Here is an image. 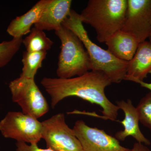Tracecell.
<instances>
[{
    "label": "cell",
    "mask_w": 151,
    "mask_h": 151,
    "mask_svg": "<svg viewBox=\"0 0 151 151\" xmlns=\"http://www.w3.org/2000/svg\"><path fill=\"white\" fill-rule=\"evenodd\" d=\"M111 84L103 73L91 71L69 78L45 77L41 84L51 97L52 108L69 97H79L102 108L103 118L116 121L119 108L106 97L105 88Z\"/></svg>",
    "instance_id": "1"
},
{
    "label": "cell",
    "mask_w": 151,
    "mask_h": 151,
    "mask_svg": "<svg viewBox=\"0 0 151 151\" xmlns=\"http://www.w3.org/2000/svg\"><path fill=\"white\" fill-rule=\"evenodd\" d=\"M62 25L78 37L88 53L91 71L103 73L111 83H120L127 74L128 62L116 58L108 50L97 45L90 39L80 19V14L71 9Z\"/></svg>",
    "instance_id": "2"
},
{
    "label": "cell",
    "mask_w": 151,
    "mask_h": 151,
    "mask_svg": "<svg viewBox=\"0 0 151 151\" xmlns=\"http://www.w3.org/2000/svg\"><path fill=\"white\" fill-rule=\"evenodd\" d=\"M127 0H89L80 14L83 23L95 30L97 39L106 42L123 28L127 8Z\"/></svg>",
    "instance_id": "3"
},
{
    "label": "cell",
    "mask_w": 151,
    "mask_h": 151,
    "mask_svg": "<svg viewBox=\"0 0 151 151\" xmlns=\"http://www.w3.org/2000/svg\"><path fill=\"white\" fill-rule=\"evenodd\" d=\"M55 33L61 42L56 70L58 78H73L89 72L90 70L89 55L78 37L63 25Z\"/></svg>",
    "instance_id": "4"
},
{
    "label": "cell",
    "mask_w": 151,
    "mask_h": 151,
    "mask_svg": "<svg viewBox=\"0 0 151 151\" xmlns=\"http://www.w3.org/2000/svg\"><path fill=\"white\" fill-rule=\"evenodd\" d=\"M9 88L13 102L21 108L23 113L38 119L48 112V103L35 78L20 76L10 82Z\"/></svg>",
    "instance_id": "5"
},
{
    "label": "cell",
    "mask_w": 151,
    "mask_h": 151,
    "mask_svg": "<svg viewBox=\"0 0 151 151\" xmlns=\"http://www.w3.org/2000/svg\"><path fill=\"white\" fill-rule=\"evenodd\" d=\"M0 132L5 138L17 142L37 145L42 139V124L23 112L11 111L0 122Z\"/></svg>",
    "instance_id": "6"
},
{
    "label": "cell",
    "mask_w": 151,
    "mask_h": 151,
    "mask_svg": "<svg viewBox=\"0 0 151 151\" xmlns=\"http://www.w3.org/2000/svg\"><path fill=\"white\" fill-rule=\"evenodd\" d=\"M42 124V138L46 142L47 148L54 151H82L73 129L65 123L63 113H58Z\"/></svg>",
    "instance_id": "7"
},
{
    "label": "cell",
    "mask_w": 151,
    "mask_h": 151,
    "mask_svg": "<svg viewBox=\"0 0 151 151\" xmlns=\"http://www.w3.org/2000/svg\"><path fill=\"white\" fill-rule=\"evenodd\" d=\"M82 151H131L120 145L118 139L103 130L92 128L82 120L76 121L73 128Z\"/></svg>",
    "instance_id": "8"
},
{
    "label": "cell",
    "mask_w": 151,
    "mask_h": 151,
    "mask_svg": "<svg viewBox=\"0 0 151 151\" xmlns=\"http://www.w3.org/2000/svg\"><path fill=\"white\" fill-rule=\"evenodd\" d=\"M122 30L137 39L139 43L149 38L151 31V0H128Z\"/></svg>",
    "instance_id": "9"
},
{
    "label": "cell",
    "mask_w": 151,
    "mask_h": 151,
    "mask_svg": "<svg viewBox=\"0 0 151 151\" xmlns=\"http://www.w3.org/2000/svg\"><path fill=\"white\" fill-rule=\"evenodd\" d=\"M71 4V0H50L35 27L43 31L58 30L70 14Z\"/></svg>",
    "instance_id": "10"
},
{
    "label": "cell",
    "mask_w": 151,
    "mask_h": 151,
    "mask_svg": "<svg viewBox=\"0 0 151 151\" xmlns=\"http://www.w3.org/2000/svg\"><path fill=\"white\" fill-rule=\"evenodd\" d=\"M117 105L125 114V118L122 122H119L123 125L124 129L117 132L115 138L119 141H124L127 137L131 136L137 142L144 143L147 145H150L151 142L146 138L139 127V119L136 108L132 104V100L128 99L117 102Z\"/></svg>",
    "instance_id": "11"
},
{
    "label": "cell",
    "mask_w": 151,
    "mask_h": 151,
    "mask_svg": "<svg viewBox=\"0 0 151 151\" xmlns=\"http://www.w3.org/2000/svg\"><path fill=\"white\" fill-rule=\"evenodd\" d=\"M151 73V42L139 44L136 53L128 62L127 74L124 80L138 83L143 81Z\"/></svg>",
    "instance_id": "12"
},
{
    "label": "cell",
    "mask_w": 151,
    "mask_h": 151,
    "mask_svg": "<svg viewBox=\"0 0 151 151\" xmlns=\"http://www.w3.org/2000/svg\"><path fill=\"white\" fill-rule=\"evenodd\" d=\"M105 43L107 50L113 56L127 62L132 59L139 44L135 37L122 30L115 33Z\"/></svg>",
    "instance_id": "13"
},
{
    "label": "cell",
    "mask_w": 151,
    "mask_h": 151,
    "mask_svg": "<svg viewBox=\"0 0 151 151\" xmlns=\"http://www.w3.org/2000/svg\"><path fill=\"white\" fill-rule=\"evenodd\" d=\"M50 0L39 1L26 13L13 19L7 29V32L13 38L22 37L29 33L31 27L40 18L44 10Z\"/></svg>",
    "instance_id": "14"
},
{
    "label": "cell",
    "mask_w": 151,
    "mask_h": 151,
    "mask_svg": "<svg viewBox=\"0 0 151 151\" xmlns=\"http://www.w3.org/2000/svg\"><path fill=\"white\" fill-rule=\"evenodd\" d=\"M53 43L44 31L35 27L22 41L26 51L28 52H47L51 49Z\"/></svg>",
    "instance_id": "15"
},
{
    "label": "cell",
    "mask_w": 151,
    "mask_h": 151,
    "mask_svg": "<svg viewBox=\"0 0 151 151\" xmlns=\"http://www.w3.org/2000/svg\"><path fill=\"white\" fill-rule=\"evenodd\" d=\"M47 54V51H24L22 58V72L20 76L35 78L37 70L42 67V62L46 58Z\"/></svg>",
    "instance_id": "16"
},
{
    "label": "cell",
    "mask_w": 151,
    "mask_h": 151,
    "mask_svg": "<svg viewBox=\"0 0 151 151\" xmlns=\"http://www.w3.org/2000/svg\"><path fill=\"white\" fill-rule=\"evenodd\" d=\"M22 37L13 38L12 40L0 43V68L8 64L20 49Z\"/></svg>",
    "instance_id": "17"
},
{
    "label": "cell",
    "mask_w": 151,
    "mask_h": 151,
    "mask_svg": "<svg viewBox=\"0 0 151 151\" xmlns=\"http://www.w3.org/2000/svg\"><path fill=\"white\" fill-rule=\"evenodd\" d=\"M136 109L139 121L151 132V92L141 99Z\"/></svg>",
    "instance_id": "18"
},
{
    "label": "cell",
    "mask_w": 151,
    "mask_h": 151,
    "mask_svg": "<svg viewBox=\"0 0 151 151\" xmlns=\"http://www.w3.org/2000/svg\"><path fill=\"white\" fill-rule=\"evenodd\" d=\"M16 146V151H54L49 148H40L37 144L29 145L27 143L17 142Z\"/></svg>",
    "instance_id": "19"
},
{
    "label": "cell",
    "mask_w": 151,
    "mask_h": 151,
    "mask_svg": "<svg viewBox=\"0 0 151 151\" xmlns=\"http://www.w3.org/2000/svg\"><path fill=\"white\" fill-rule=\"evenodd\" d=\"M131 151H150L148 148L140 143L137 142L134 145Z\"/></svg>",
    "instance_id": "20"
},
{
    "label": "cell",
    "mask_w": 151,
    "mask_h": 151,
    "mask_svg": "<svg viewBox=\"0 0 151 151\" xmlns=\"http://www.w3.org/2000/svg\"><path fill=\"white\" fill-rule=\"evenodd\" d=\"M138 83L140 84L142 87L147 88V89L150 90L151 92V82L150 83H147V82H144V81H139Z\"/></svg>",
    "instance_id": "21"
},
{
    "label": "cell",
    "mask_w": 151,
    "mask_h": 151,
    "mask_svg": "<svg viewBox=\"0 0 151 151\" xmlns=\"http://www.w3.org/2000/svg\"><path fill=\"white\" fill-rule=\"evenodd\" d=\"M149 39H150V41L151 42V31L150 34V36L149 37Z\"/></svg>",
    "instance_id": "22"
}]
</instances>
